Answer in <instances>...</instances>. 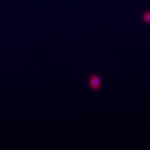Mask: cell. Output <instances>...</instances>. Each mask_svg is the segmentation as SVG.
Masks as SVG:
<instances>
[{"label":"cell","mask_w":150,"mask_h":150,"mask_svg":"<svg viewBox=\"0 0 150 150\" xmlns=\"http://www.w3.org/2000/svg\"><path fill=\"white\" fill-rule=\"evenodd\" d=\"M90 83L91 87L94 90H98L101 86L99 77L96 74H93L90 78Z\"/></svg>","instance_id":"cell-1"},{"label":"cell","mask_w":150,"mask_h":150,"mask_svg":"<svg viewBox=\"0 0 150 150\" xmlns=\"http://www.w3.org/2000/svg\"><path fill=\"white\" fill-rule=\"evenodd\" d=\"M143 20L146 23H150V11L146 12L143 16Z\"/></svg>","instance_id":"cell-2"}]
</instances>
